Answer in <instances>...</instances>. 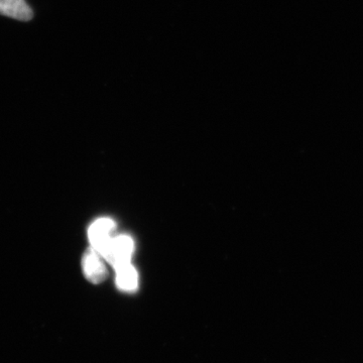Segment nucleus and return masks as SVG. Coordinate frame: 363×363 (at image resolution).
Here are the masks:
<instances>
[{"mask_svg": "<svg viewBox=\"0 0 363 363\" xmlns=\"http://www.w3.org/2000/svg\"><path fill=\"white\" fill-rule=\"evenodd\" d=\"M133 252V241L130 236L112 238L108 245L99 253L104 259L114 267L130 264Z\"/></svg>", "mask_w": 363, "mask_h": 363, "instance_id": "nucleus-1", "label": "nucleus"}, {"mask_svg": "<svg viewBox=\"0 0 363 363\" xmlns=\"http://www.w3.org/2000/svg\"><path fill=\"white\" fill-rule=\"evenodd\" d=\"M114 229L116 223L111 219L101 218L95 221L88 231V238L93 250H96L98 253L101 252L111 240V234Z\"/></svg>", "mask_w": 363, "mask_h": 363, "instance_id": "nucleus-2", "label": "nucleus"}, {"mask_svg": "<svg viewBox=\"0 0 363 363\" xmlns=\"http://www.w3.org/2000/svg\"><path fill=\"white\" fill-rule=\"evenodd\" d=\"M102 259L104 257L93 248L88 250L83 257V271L91 283L99 284L106 279L107 269Z\"/></svg>", "mask_w": 363, "mask_h": 363, "instance_id": "nucleus-3", "label": "nucleus"}, {"mask_svg": "<svg viewBox=\"0 0 363 363\" xmlns=\"http://www.w3.org/2000/svg\"><path fill=\"white\" fill-rule=\"evenodd\" d=\"M0 14L21 21H28L33 18L32 7L26 0H0Z\"/></svg>", "mask_w": 363, "mask_h": 363, "instance_id": "nucleus-4", "label": "nucleus"}, {"mask_svg": "<svg viewBox=\"0 0 363 363\" xmlns=\"http://www.w3.org/2000/svg\"><path fill=\"white\" fill-rule=\"evenodd\" d=\"M117 286L125 292H133L138 289V277L135 267L130 264L116 267Z\"/></svg>", "mask_w": 363, "mask_h": 363, "instance_id": "nucleus-5", "label": "nucleus"}]
</instances>
